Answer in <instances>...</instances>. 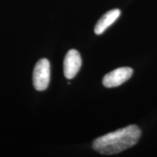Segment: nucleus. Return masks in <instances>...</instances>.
Wrapping results in <instances>:
<instances>
[{
    "mask_svg": "<svg viewBox=\"0 0 157 157\" xmlns=\"http://www.w3.org/2000/svg\"><path fill=\"white\" fill-rule=\"evenodd\" d=\"M140 135L141 131L137 125H129L95 139L93 147L102 154H118L135 146Z\"/></svg>",
    "mask_w": 157,
    "mask_h": 157,
    "instance_id": "obj_1",
    "label": "nucleus"
},
{
    "mask_svg": "<svg viewBox=\"0 0 157 157\" xmlns=\"http://www.w3.org/2000/svg\"><path fill=\"white\" fill-rule=\"evenodd\" d=\"M50 81V63L46 58L40 59L35 65L33 72V84L38 91L48 88Z\"/></svg>",
    "mask_w": 157,
    "mask_h": 157,
    "instance_id": "obj_2",
    "label": "nucleus"
},
{
    "mask_svg": "<svg viewBox=\"0 0 157 157\" xmlns=\"http://www.w3.org/2000/svg\"><path fill=\"white\" fill-rule=\"evenodd\" d=\"M133 70L129 67H121L108 73L103 77V84L105 87H118L131 77Z\"/></svg>",
    "mask_w": 157,
    "mask_h": 157,
    "instance_id": "obj_3",
    "label": "nucleus"
},
{
    "mask_svg": "<svg viewBox=\"0 0 157 157\" xmlns=\"http://www.w3.org/2000/svg\"><path fill=\"white\" fill-rule=\"evenodd\" d=\"M82 66V58L77 50H70L66 55L63 61L64 75L67 78H73Z\"/></svg>",
    "mask_w": 157,
    "mask_h": 157,
    "instance_id": "obj_4",
    "label": "nucleus"
},
{
    "mask_svg": "<svg viewBox=\"0 0 157 157\" xmlns=\"http://www.w3.org/2000/svg\"><path fill=\"white\" fill-rule=\"evenodd\" d=\"M121 11L119 9H113L105 13L101 18L98 20L95 27V33L100 35L111 25L119 17Z\"/></svg>",
    "mask_w": 157,
    "mask_h": 157,
    "instance_id": "obj_5",
    "label": "nucleus"
}]
</instances>
